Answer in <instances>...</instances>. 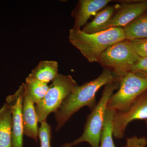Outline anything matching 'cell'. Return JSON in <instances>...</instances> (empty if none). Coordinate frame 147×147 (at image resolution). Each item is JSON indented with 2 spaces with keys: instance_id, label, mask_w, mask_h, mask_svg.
<instances>
[{
  "instance_id": "cell-1",
  "label": "cell",
  "mask_w": 147,
  "mask_h": 147,
  "mask_svg": "<svg viewBox=\"0 0 147 147\" xmlns=\"http://www.w3.org/2000/svg\"><path fill=\"white\" fill-rule=\"evenodd\" d=\"M119 79L111 71L104 69L95 79L82 86L78 85L54 113L57 123L56 130L59 131L74 113L84 106L92 110L96 105V95L98 91L103 86Z\"/></svg>"
},
{
  "instance_id": "cell-2",
  "label": "cell",
  "mask_w": 147,
  "mask_h": 147,
  "mask_svg": "<svg viewBox=\"0 0 147 147\" xmlns=\"http://www.w3.org/2000/svg\"><path fill=\"white\" fill-rule=\"evenodd\" d=\"M69 40L90 63L97 62L101 54L117 42L125 40L123 29L113 28L103 31L87 34L81 29L69 30Z\"/></svg>"
},
{
  "instance_id": "cell-3",
  "label": "cell",
  "mask_w": 147,
  "mask_h": 147,
  "mask_svg": "<svg viewBox=\"0 0 147 147\" xmlns=\"http://www.w3.org/2000/svg\"><path fill=\"white\" fill-rule=\"evenodd\" d=\"M119 79L105 85L99 102L89 115L84 133L81 137L62 147H73L82 142L89 144L92 147H99L107 104L114 92L119 87Z\"/></svg>"
},
{
  "instance_id": "cell-4",
  "label": "cell",
  "mask_w": 147,
  "mask_h": 147,
  "mask_svg": "<svg viewBox=\"0 0 147 147\" xmlns=\"http://www.w3.org/2000/svg\"><path fill=\"white\" fill-rule=\"evenodd\" d=\"M78 86L71 75L59 73L49 86L45 96L35 105L38 122L46 120L50 113L56 112Z\"/></svg>"
},
{
  "instance_id": "cell-5",
  "label": "cell",
  "mask_w": 147,
  "mask_h": 147,
  "mask_svg": "<svg viewBox=\"0 0 147 147\" xmlns=\"http://www.w3.org/2000/svg\"><path fill=\"white\" fill-rule=\"evenodd\" d=\"M140 57L135 53L129 40L117 42L101 54L97 60L104 69L120 78L131 71V67Z\"/></svg>"
},
{
  "instance_id": "cell-6",
  "label": "cell",
  "mask_w": 147,
  "mask_h": 147,
  "mask_svg": "<svg viewBox=\"0 0 147 147\" xmlns=\"http://www.w3.org/2000/svg\"><path fill=\"white\" fill-rule=\"evenodd\" d=\"M119 82L118 90L110 97L107 108L125 112L147 90V76L129 71L120 78Z\"/></svg>"
},
{
  "instance_id": "cell-7",
  "label": "cell",
  "mask_w": 147,
  "mask_h": 147,
  "mask_svg": "<svg viewBox=\"0 0 147 147\" xmlns=\"http://www.w3.org/2000/svg\"><path fill=\"white\" fill-rule=\"evenodd\" d=\"M135 120H147V90L125 112H116L113 119V135L117 139L124 136L127 125Z\"/></svg>"
},
{
  "instance_id": "cell-8",
  "label": "cell",
  "mask_w": 147,
  "mask_h": 147,
  "mask_svg": "<svg viewBox=\"0 0 147 147\" xmlns=\"http://www.w3.org/2000/svg\"><path fill=\"white\" fill-rule=\"evenodd\" d=\"M103 31L113 28L125 27L147 11V1H121Z\"/></svg>"
},
{
  "instance_id": "cell-9",
  "label": "cell",
  "mask_w": 147,
  "mask_h": 147,
  "mask_svg": "<svg viewBox=\"0 0 147 147\" xmlns=\"http://www.w3.org/2000/svg\"><path fill=\"white\" fill-rule=\"evenodd\" d=\"M24 94L23 84L16 92L6 99V102L10 105L12 115V147H23L24 131L22 110Z\"/></svg>"
},
{
  "instance_id": "cell-10",
  "label": "cell",
  "mask_w": 147,
  "mask_h": 147,
  "mask_svg": "<svg viewBox=\"0 0 147 147\" xmlns=\"http://www.w3.org/2000/svg\"><path fill=\"white\" fill-rule=\"evenodd\" d=\"M113 1L111 0H80L72 11L71 15L74 19V28L81 29L87 24L92 16Z\"/></svg>"
},
{
  "instance_id": "cell-11",
  "label": "cell",
  "mask_w": 147,
  "mask_h": 147,
  "mask_svg": "<svg viewBox=\"0 0 147 147\" xmlns=\"http://www.w3.org/2000/svg\"><path fill=\"white\" fill-rule=\"evenodd\" d=\"M22 119L24 134L37 142L38 128V119L34 103L24 92L22 105Z\"/></svg>"
},
{
  "instance_id": "cell-12",
  "label": "cell",
  "mask_w": 147,
  "mask_h": 147,
  "mask_svg": "<svg viewBox=\"0 0 147 147\" xmlns=\"http://www.w3.org/2000/svg\"><path fill=\"white\" fill-rule=\"evenodd\" d=\"M12 115L5 102L0 109V147H12Z\"/></svg>"
},
{
  "instance_id": "cell-13",
  "label": "cell",
  "mask_w": 147,
  "mask_h": 147,
  "mask_svg": "<svg viewBox=\"0 0 147 147\" xmlns=\"http://www.w3.org/2000/svg\"><path fill=\"white\" fill-rule=\"evenodd\" d=\"M59 65L55 61H41L32 70L28 76L48 84L59 74Z\"/></svg>"
},
{
  "instance_id": "cell-14",
  "label": "cell",
  "mask_w": 147,
  "mask_h": 147,
  "mask_svg": "<svg viewBox=\"0 0 147 147\" xmlns=\"http://www.w3.org/2000/svg\"><path fill=\"white\" fill-rule=\"evenodd\" d=\"M119 5H108L99 11L92 21L87 23L82 29V31L87 34H92L103 31L115 13Z\"/></svg>"
},
{
  "instance_id": "cell-15",
  "label": "cell",
  "mask_w": 147,
  "mask_h": 147,
  "mask_svg": "<svg viewBox=\"0 0 147 147\" xmlns=\"http://www.w3.org/2000/svg\"><path fill=\"white\" fill-rule=\"evenodd\" d=\"M123 29L127 40L147 38V11Z\"/></svg>"
},
{
  "instance_id": "cell-16",
  "label": "cell",
  "mask_w": 147,
  "mask_h": 147,
  "mask_svg": "<svg viewBox=\"0 0 147 147\" xmlns=\"http://www.w3.org/2000/svg\"><path fill=\"white\" fill-rule=\"evenodd\" d=\"M23 84L25 93L35 104L45 96L49 87L47 84L29 76Z\"/></svg>"
},
{
  "instance_id": "cell-17",
  "label": "cell",
  "mask_w": 147,
  "mask_h": 147,
  "mask_svg": "<svg viewBox=\"0 0 147 147\" xmlns=\"http://www.w3.org/2000/svg\"><path fill=\"white\" fill-rule=\"evenodd\" d=\"M116 111L106 109L99 147H116L113 140V119Z\"/></svg>"
},
{
  "instance_id": "cell-18",
  "label": "cell",
  "mask_w": 147,
  "mask_h": 147,
  "mask_svg": "<svg viewBox=\"0 0 147 147\" xmlns=\"http://www.w3.org/2000/svg\"><path fill=\"white\" fill-rule=\"evenodd\" d=\"M51 127L46 120L40 123L38 128V137L40 141V147H51L52 138Z\"/></svg>"
},
{
  "instance_id": "cell-19",
  "label": "cell",
  "mask_w": 147,
  "mask_h": 147,
  "mask_svg": "<svg viewBox=\"0 0 147 147\" xmlns=\"http://www.w3.org/2000/svg\"><path fill=\"white\" fill-rule=\"evenodd\" d=\"M129 41L133 50L139 57L147 58V38Z\"/></svg>"
},
{
  "instance_id": "cell-20",
  "label": "cell",
  "mask_w": 147,
  "mask_h": 147,
  "mask_svg": "<svg viewBox=\"0 0 147 147\" xmlns=\"http://www.w3.org/2000/svg\"><path fill=\"white\" fill-rule=\"evenodd\" d=\"M130 71L147 75V58L140 57L132 67Z\"/></svg>"
},
{
  "instance_id": "cell-21",
  "label": "cell",
  "mask_w": 147,
  "mask_h": 147,
  "mask_svg": "<svg viewBox=\"0 0 147 147\" xmlns=\"http://www.w3.org/2000/svg\"><path fill=\"white\" fill-rule=\"evenodd\" d=\"M147 144V139L145 137L134 136L127 139L126 145L124 147H146Z\"/></svg>"
},
{
  "instance_id": "cell-22",
  "label": "cell",
  "mask_w": 147,
  "mask_h": 147,
  "mask_svg": "<svg viewBox=\"0 0 147 147\" xmlns=\"http://www.w3.org/2000/svg\"><path fill=\"white\" fill-rule=\"evenodd\" d=\"M138 74H141V75H143V76H147V75H146V74H140V73H138Z\"/></svg>"
},
{
  "instance_id": "cell-23",
  "label": "cell",
  "mask_w": 147,
  "mask_h": 147,
  "mask_svg": "<svg viewBox=\"0 0 147 147\" xmlns=\"http://www.w3.org/2000/svg\"><path fill=\"white\" fill-rule=\"evenodd\" d=\"M145 121H146V127L147 128V120H145Z\"/></svg>"
}]
</instances>
